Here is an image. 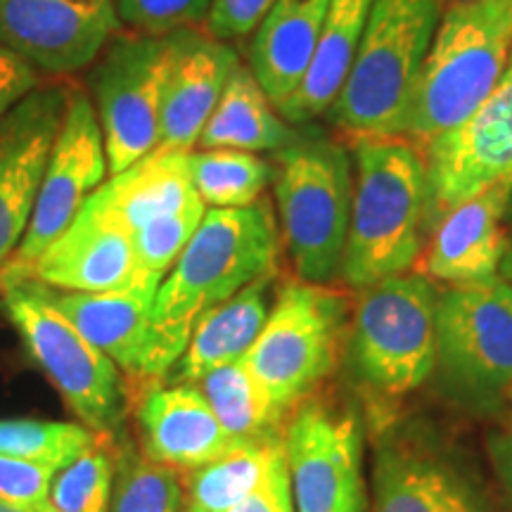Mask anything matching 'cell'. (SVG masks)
I'll return each mask as SVG.
<instances>
[{
  "mask_svg": "<svg viewBox=\"0 0 512 512\" xmlns=\"http://www.w3.org/2000/svg\"><path fill=\"white\" fill-rule=\"evenodd\" d=\"M354 202L342 278L363 290L408 273L422 252L427 169L425 157L403 136L354 138Z\"/></svg>",
  "mask_w": 512,
  "mask_h": 512,
  "instance_id": "1",
  "label": "cell"
},
{
  "mask_svg": "<svg viewBox=\"0 0 512 512\" xmlns=\"http://www.w3.org/2000/svg\"><path fill=\"white\" fill-rule=\"evenodd\" d=\"M512 57V0L446 5L403 121L401 136L422 152L463 124L494 91Z\"/></svg>",
  "mask_w": 512,
  "mask_h": 512,
  "instance_id": "2",
  "label": "cell"
},
{
  "mask_svg": "<svg viewBox=\"0 0 512 512\" xmlns=\"http://www.w3.org/2000/svg\"><path fill=\"white\" fill-rule=\"evenodd\" d=\"M280 238L271 204L207 209L188 247L157 290L152 318L188 349L192 328L204 313L278 273Z\"/></svg>",
  "mask_w": 512,
  "mask_h": 512,
  "instance_id": "3",
  "label": "cell"
},
{
  "mask_svg": "<svg viewBox=\"0 0 512 512\" xmlns=\"http://www.w3.org/2000/svg\"><path fill=\"white\" fill-rule=\"evenodd\" d=\"M444 0H373L354 67L330 107L349 140L401 136Z\"/></svg>",
  "mask_w": 512,
  "mask_h": 512,
  "instance_id": "4",
  "label": "cell"
},
{
  "mask_svg": "<svg viewBox=\"0 0 512 512\" xmlns=\"http://www.w3.org/2000/svg\"><path fill=\"white\" fill-rule=\"evenodd\" d=\"M273 192L297 278L332 283L342 273L354 202L349 150L332 138L299 133L275 152Z\"/></svg>",
  "mask_w": 512,
  "mask_h": 512,
  "instance_id": "5",
  "label": "cell"
},
{
  "mask_svg": "<svg viewBox=\"0 0 512 512\" xmlns=\"http://www.w3.org/2000/svg\"><path fill=\"white\" fill-rule=\"evenodd\" d=\"M437 299L434 285L418 273L363 287L351 309L347 358L370 392L403 396L434 373Z\"/></svg>",
  "mask_w": 512,
  "mask_h": 512,
  "instance_id": "6",
  "label": "cell"
},
{
  "mask_svg": "<svg viewBox=\"0 0 512 512\" xmlns=\"http://www.w3.org/2000/svg\"><path fill=\"white\" fill-rule=\"evenodd\" d=\"M3 304L29 354L76 418L102 439L121 437L131 403L124 375L57 309L50 287L36 278L12 280Z\"/></svg>",
  "mask_w": 512,
  "mask_h": 512,
  "instance_id": "7",
  "label": "cell"
},
{
  "mask_svg": "<svg viewBox=\"0 0 512 512\" xmlns=\"http://www.w3.org/2000/svg\"><path fill=\"white\" fill-rule=\"evenodd\" d=\"M347 294L292 280L280 287L264 330L242 361L290 415L337 368L349 332Z\"/></svg>",
  "mask_w": 512,
  "mask_h": 512,
  "instance_id": "8",
  "label": "cell"
},
{
  "mask_svg": "<svg viewBox=\"0 0 512 512\" xmlns=\"http://www.w3.org/2000/svg\"><path fill=\"white\" fill-rule=\"evenodd\" d=\"M441 389L472 411H491L512 387V285L501 275L451 285L437 299Z\"/></svg>",
  "mask_w": 512,
  "mask_h": 512,
  "instance_id": "9",
  "label": "cell"
},
{
  "mask_svg": "<svg viewBox=\"0 0 512 512\" xmlns=\"http://www.w3.org/2000/svg\"><path fill=\"white\" fill-rule=\"evenodd\" d=\"M171 55L169 36L133 31L114 36L93 62L88 83L112 176L150 155L159 143Z\"/></svg>",
  "mask_w": 512,
  "mask_h": 512,
  "instance_id": "10",
  "label": "cell"
},
{
  "mask_svg": "<svg viewBox=\"0 0 512 512\" xmlns=\"http://www.w3.org/2000/svg\"><path fill=\"white\" fill-rule=\"evenodd\" d=\"M162 280L138 275L131 285L112 292H60L50 287L53 304L93 347L121 370L128 401L166 380L185 344L155 325L157 290Z\"/></svg>",
  "mask_w": 512,
  "mask_h": 512,
  "instance_id": "11",
  "label": "cell"
},
{
  "mask_svg": "<svg viewBox=\"0 0 512 512\" xmlns=\"http://www.w3.org/2000/svg\"><path fill=\"white\" fill-rule=\"evenodd\" d=\"M107 174H110V164H107L98 112H95L91 95L81 88H72L29 228L17 252L3 264L5 285L12 280L29 278L38 256L69 228L88 197L105 183Z\"/></svg>",
  "mask_w": 512,
  "mask_h": 512,
  "instance_id": "12",
  "label": "cell"
},
{
  "mask_svg": "<svg viewBox=\"0 0 512 512\" xmlns=\"http://www.w3.org/2000/svg\"><path fill=\"white\" fill-rule=\"evenodd\" d=\"M285 460L297 512H366L363 437L351 413L299 403L287 420Z\"/></svg>",
  "mask_w": 512,
  "mask_h": 512,
  "instance_id": "13",
  "label": "cell"
},
{
  "mask_svg": "<svg viewBox=\"0 0 512 512\" xmlns=\"http://www.w3.org/2000/svg\"><path fill=\"white\" fill-rule=\"evenodd\" d=\"M427 169L425 228L512 171V57L494 91L467 117L422 150Z\"/></svg>",
  "mask_w": 512,
  "mask_h": 512,
  "instance_id": "14",
  "label": "cell"
},
{
  "mask_svg": "<svg viewBox=\"0 0 512 512\" xmlns=\"http://www.w3.org/2000/svg\"><path fill=\"white\" fill-rule=\"evenodd\" d=\"M119 29L114 0H0V43L38 72L91 67Z\"/></svg>",
  "mask_w": 512,
  "mask_h": 512,
  "instance_id": "15",
  "label": "cell"
},
{
  "mask_svg": "<svg viewBox=\"0 0 512 512\" xmlns=\"http://www.w3.org/2000/svg\"><path fill=\"white\" fill-rule=\"evenodd\" d=\"M72 88L41 83L0 117V266L27 233Z\"/></svg>",
  "mask_w": 512,
  "mask_h": 512,
  "instance_id": "16",
  "label": "cell"
},
{
  "mask_svg": "<svg viewBox=\"0 0 512 512\" xmlns=\"http://www.w3.org/2000/svg\"><path fill=\"white\" fill-rule=\"evenodd\" d=\"M140 453L150 463L192 475L247 446L223 430L197 384H157L136 403Z\"/></svg>",
  "mask_w": 512,
  "mask_h": 512,
  "instance_id": "17",
  "label": "cell"
},
{
  "mask_svg": "<svg viewBox=\"0 0 512 512\" xmlns=\"http://www.w3.org/2000/svg\"><path fill=\"white\" fill-rule=\"evenodd\" d=\"M171 38L169 79L164 88L162 124L155 150L192 152L219 105L230 74L238 69L240 57L226 41L204 34L197 27L166 34Z\"/></svg>",
  "mask_w": 512,
  "mask_h": 512,
  "instance_id": "18",
  "label": "cell"
},
{
  "mask_svg": "<svg viewBox=\"0 0 512 512\" xmlns=\"http://www.w3.org/2000/svg\"><path fill=\"white\" fill-rule=\"evenodd\" d=\"M512 188L498 181L460 202L432 228L420 252V275L448 285H470L498 275L508 249V204Z\"/></svg>",
  "mask_w": 512,
  "mask_h": 512,
  "instance_id": "19",
  "label": "cell"
},
{
  "mask_svg": "<svg viewBox=\"0 0 512 512\" xmlns=\"http://www.w3.org/2000/svg\"><path fill=\"white\" fill-rule=\"evenodd\" d=\"M131 235L83 204L69 228L38 256L29 278L60 292H112L138 278Z\"/></svg>",
  "mask_w": 512,
  "mask_h": 512,
  "instance_id": "20",
  "label": "cell"
},
{
  "mask_svg": "<svg viewBox=\"0 0 512 512\" xmlns=\"http://www.w3.org/2000/svg\"><path fill=\"white\" fill-rule=\"evenodd\" d=\"M195 202L200 195L190 178L188 152L176 150H152L88 197L100 216L128 235Z\"/></svg>",
  "mask_w": 512,
  "mask_h": 512,
  "instance_id": "21",
  "label": "cell"
},
{
  "mask_svg": "<svg viewBox=\"0 0 512 512\" xmlns=\"http://www.w3.org/2000/svg\"><path fill=\"white\" fill-rule=\"evenodd\" d=\"M330 0H275L254 29L249 43V72L275 107L304 81L316 53Z\"/></svg>",
  "mask_w": 512,
  "mask_h": 512,
  "instance_id": "22",
  "label": "cell"
},
{
  "mask_svg": "<svg viewBox=\"0 0 512 512\" xmlns=\"http://www.w3.org/2000/svg\"><path fill=\"white\" fill-rule=\"evenodd\" d=\"M373 512H486V508L470 482L444 460L411 446H389L375 460Z\"/></svg>",
  "mask_w": 512,
  "mask_h": 512,
  "instance_id": "23",
  "label": "cell"
},
{
  "mask_svg": "<svg viewBox=\"0 0 512 512\" xmlns=\"http://www.w3.org/2000/svg\"><path fill=\"white\" fill-rule=\"evenodd\" d=\"M275 275L254 280L233 299L204 313L192 328L188 349L178 358L166 380L174 384H197L211 370L245 358L259 332L264 330L271 311Z\"/></svg>",
  "mask_w": 512,
  "mask_h": 512,
  "instance_id": "24",
  "label": "cell"
},
{
  "mask_svg": "<svg viewBox=\"0 0 512 512\" xmlns=\"http://www.w3.org/2000/svg\"><path fill=\"white\" fill-rule=\"evenodd\" d=\"M373 0H330L304 81L275 110L290 126L311 124L335 105L354 67Z\"/></svg>",
  "mask_w": 512,
  "mask_h": 512,
  "instance_id": "25",
  "label": "cell"
},
{
  "mask_svg": "<svg viewBox=\"0 0 512 512\" xmlns=\"http://www.w3.org/2000/svg\"><path fill=\"white\" fill-rule=\"evenodd\" d=\"M299 131L280 117L268 95L249 72L238 64L223 88L219 105L202 128L200 150L280 152L297 140Z\"/></svg>",
  "mask_w": 512,
  "mask_h": 512,
  "instance_id": "26",
  "label": "cell"
},
{
  "mask_svg": "<svg viewBox=\"0 0 512 512\" xmlns=\"http://www.w3.org/2000/svg\"><path fill=\"white\" fill-rule=\"evenodd\" d=\"M197 384L223 430L242 444H259L285 434L283 422L287 415L275 406L271 394L242 358L211 370Z\"/></svg>",
  "mask_w": 512,
  "mask_h": 512,
  "instance_id": "27",
  "label": "cell"
},
{
  "mask_svg": "<svg viewBox=\"0 0 512 512\" xmlns=\"http://www.w3.org/2000/svg\"><path fill=\"white\" fill-rule=\"evenodd\" d=\"M190 178L209 209H242L261 200L273 181V166L256 152L192 150L188 152Z\"/></svg>",
  "mask_w": 512,
  "mask_h": 512,
  "instance_id": "28",
  "label": "cell"
},
{
  "mask_svg": "<svg viewBox=\"0 0 512 512\" xmlns=\"http://www.w3.org/2000/svg\"><path fill=\"white\" fill-rule=\"evenodd\" d=\"M283 446V437L247 444L230 456L192 472L188 508L192 512H228L235 503L252 494Z\"/></svg>",
  "mask_w": 512,
  "mask_h": 512,
  "instance_id": "29",
  "label": "cell"
},
{
  "mask_svg": "<svg viewBox=\"0 0 512 512\" xmlns=\"http://www.w3.org/2000/svg\"><path fill=\"white\" fill-rule=\"evenodd\" d=\"M100 441L102 437L76 422L0 420V456L27 460L53 472L64 470Z\"/></svg>",
  "mask_w": 512,
  "mask_h": 512,
  "instance_id": "30",
  "label": "cell"
},
{
  "mask_svg": "<svg viewBox=\"0 0 512 512\" xmlns=\"http://www.w3.org/2000/svg\"><path fill=\"white\" fill-rule=\"evenodd\" d=\"M181 475L143 458L131 444L114 451L110 512H181Z\"/></svg>",
  "mask_w": 512,
  "mask_h": 512,
  "instance_id": "31",
  "label": "cell"
},
{
  "mask_svg": "<svg viewBox=\"0 0 512 512\" xmlns=\"http://www.w3.org/2000/svg\"><path fill=\"white\" fill-rule=\"evenodd\" d=\"M114 448L110 439L60 470L50 486L57 512H110Z\"/></svg>",
  "mask_w": 512,
  "mask_h": 512,
  "instance_id": "32",
  "label": "cell"
},
{
  "mask_svg": "<svg viewBox=\"0 0 512 512\" xmlns=\"http://www.w3.org/2000/svg\"><path fill=\"white\" fill-rule=\"evenodd\" d=\"M204 211H207V207L200 200L190 204L188 209L178 211V214L164 216V219L133 233L131 242L133 254H136L138 273L147 275V278L164 280L171 268L176 266L183 249L188 247L192 235H195Z\"/></svg>",
  "mask_w": 512,
  "mask_h": 512,
  "instance_id": "33",
  "label": "cell"
},
{
  "mask_svg": "<svg viewBox=\"0 0 512 512\" xmlns=\"http://www.w3.org/2000/svg\"><path fill=\"white\" fill-rule=\"evenodd\" d=\"M121 24L136 34L166 36L207 22L211 0H114Z\"/></svg>",
  "mask_w": 512,
  "mask_h": 512,
  "instance_id": "34",
  "label": "cell"
},
{
  "mask_svg": "<svg viewBox=\"0 0 512 512\" xmlns=\"http://www.w3.org/2000/svg\"><path fill=\"white\" fill-rule=\"evenodd\" d=\"M55 475L43 465L0 456V501L24 512H57L50 496Z\"/></svg>",
  "mask_w": 512,
  "mask_h": 512,
  "instance_id": "35",
  "label": "cell"
},
{
  "mask_svg": "<svg viewBox=\"0 0 512 512\" xmlns=\"http://www.w3.org/2000/svg\"><path fill=\"white\" fill-rule=\"evenodd\" d=\"M275 0H211L204 27L219 41L252 36Z\"/></svg>",
  "mask_w": 512,
  "mask_h": 512,
  "instance_id": "36",
  "label": "cell"
},
{
  "mask_svg": "<svg viewBox=\"0 0 512 512\" xmlns=\"http://www.w3.org/2000/svg\"><path fill=\"white\" fill-rule=\"evenodd\" d=\"M228 512H297L292 501L290 489V475H287V460H285V446L268 467V472L256 484L252 494L235 503Z\"/></svg>",
  "mask_w": 512,
  "mask_h": 512,
  "instance_id": "37",
  "label": "cell"
},
{
  "mask_svg": "<svg viewBox=\"0 0 512 512\" xmlns=\"http://www.w3.org/2000/svg\"><path fill=\"white\" fill-rule=\"evenodd\" d=\"M41 83L38 69L0 43V117L10 112L19 100L27 98Z\"/></svg>",
  "mask_w": 512,
  "mask_h": 512,
  "instance_id": "38",
  "label": "cell"
},
{
  "mask_svg": "<svg viewBox=\"0 0 512 512\" xmlns=\"http://www.w3.org/2000/svg\"><path fill=\"white\" fill-rule=\"evenodd\" d=\"M489 458L496 470V479L501 484L505 501H508V508L512 510V413L496 432H491Z\"/></svg>",
  "mask_w": 512,
  "mask_h": 512,
  "instance_id": "39",
  "label": "cell"
},
{
  "mask_svg": "<svg viewBox=\"0 0 512 512\" xmlns=\"http://www.w3.org/2000/svg\"><path fill=\"white\" fill-rule=\"evenodd\" d=\"M501 278L508 280L512 285V235H510V242H508V249H505V256H503V264H501Z\"/></svg>",
  "mask_w": 512,
  "mask_h": 512,
  "instance_id": "40",
  "label": "cell"
},
{
  "mask_svg": "<svg viewBox=\"0 0 512 512\" xmlns=\"http://www.w3.org/2000/svg\"><path fill=\"white\" fill-rule=\"evenodd\" d=\"M0 512H24V510H19V508H15V505L0 501Z\"/></svg>",
  "mask_w": 512,
  "mask_h": 512,
  "instance_id": "41",
  "label": "cell"
},
{
  "mask_svg": "<svg viewBox=\"0 0 512 512\" xmlns=\"http://www.w3.org/2000/svg\"><path fill=\"white\" fill-rule=\"evenodd\" d=\"M5 292V268L0 266V294Z\"/></svg>",
  "mask_w": 512,
  "mask_h": 512,
  "instance_id": "42",
  "label": "cell"
},
{
  "mask_svg": "<svg viewBox=\"0 0 512 512\" xmlns=\"http://www.w3.org/2000/svg\"><path fill=\"white\" fill-rule=\"evenodd\" d=\"M508 223H512V197H510V204H508Z\"/></svg>",
  "mask_w": 512,
  "mask_h": 512,
  "instance_id": "43",
  "label": "cell"
},
{
  "mask_svg": "<svg viewBox=\"0 0 512 512\" xmlns=\"http://www.w3.org/2000/svg\"><path fill=\"white\" fill-rule=\"evenodd\" d=\"M503 183H508V185H510V188H512V171H510V174H508V176H505V178H503Z\"/></svg>",
  "mask_w": 512,
  "mask_h": 512,
  "instance_id": "44",
  "label": "cell"
},
{
  "mask_svg": "<svg viewBox=\"0 0 512 512\" xmlns=\"http://www.w3.org/2000/svg\"><path fill=\"white\" fill-rule=\"evenodd\" d=\"M451 3H456V0H444V5H451Z\"/></svg>",
  "mask_w": 512,
  "mask_h": 512,
  "instance_id": "45",
  "label": "cell"
},
{
  "mask_svg": "<svg viewBox=\"0 0 512 512\" xmlns=\"http://www.w3.org/2000/svg\"><path fill=\"white\" fill-rule=\"evenodd\" d=\"M508 399L512 401V387H510V392H508Z\"/></svg>",
  "mask_w": 512,
  "mask_h": 512,
  "instance_id": "46",
  "label": "cell"
},
{
  "mask_svg": "<svg viewBox=\"0 0 512 512\" xmlns=\"http://www.w3.org/2000/svg\"><path fill=\"white\" fill-rule=\"evenodd\" d=\"M183 512H192V510H190V508H185V510H183Z\"/></svg>",
  "mask_w": 512,
  "mask_h": 512,
  "instance_id": "47",
  "label": "cell"
}]
</instances>
